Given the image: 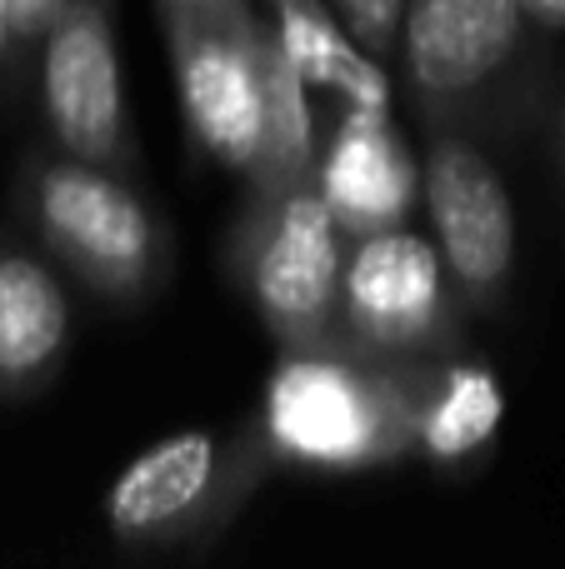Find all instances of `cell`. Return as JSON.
<instances>
[{"instance_id": "obj_1", "label": "cell", "mask_w": 565, "mask_h": 569, "mask_svg": "<svg viewBox=\"0 0 565 569\" xmlns=\"http://www.w3.org/2000/svg\"><path fill=\"white\" fill-rule=\"evenodd\" d=\"M176 70L190 130L226 166H256L270 156V70L246 6L226 20H176Z\"/></svg>"}, {"instance_id": "obj_2", "label": "cell", "mask_w": 565, "mask_h": 569, "mask_svg": "<svg viewBox=\"0 0 565 569\" xmlns=\"http://www.w3.org/2000/svg\"><path fill=\"white\" fill-rule=\"evenodd\" d=\"M46 116L80 156H106L120 136V60L110 30V0H70L46 36Z\"/></svg>"}, {"instance_id": "obj_3", "label": "cell", "mask_w": 565, "mask_h": 569, "mask_svg": "<svg viewBox=\"0 0 565 569\" xmlns=\"http://www.w3.org/2000/svg\"><path fill=\"white\" fill-rule=\"evenodd\" d=\"M526 30L521 0H410L400 20L406 76L426 96H466L516 60Z\"/></svg>"}, {"instance_id": "obj_4", "label": "cell", "mask_w": 565, "mask_h": 569, "mask_svg": "<svg viewBox=\"0 0 565 569\" xmlns=\"http://www.w3.org/2000/svg\"><path fill=\"white\" fill-rule=\"evenodd\" d=\"M270 435L306 465H360L376 455L386 415L370 385L326 360H290L270 380Z\"/></svg>"}, {"instance_id": "obj_5", "label": "cell", "mask_w": 565, "mask_h": 569, "mask_svg": "<svg viewBox=\"0 0 565 569\" xmlns=\"http://www.w3.org/2000/svg\"><path fill=\"white\" fill-rule=\"evenodd\" d=\"M426 196L456 276L466 284H490L506 276L516 250V220L496 170L466 146H440L426 170Z\"/></svg>"}, {"instance_id": "obj_6", "label": "cell", "mask_w": 565, "mask_h": 569, "mask_svg": "<svg viewBox=\"0 0 565 569\" xmlns=\"http://www.w3.org/2000/svg\"><path fill=\"white\" fill-rule=\"evenodd\" d=\"M410 196H416V166L390 136L386 110H350L320 180L330 216L356 230H386L410 210Z\"/></svg>"}, {"instance_id": "obj_7", "label": "cell", "mask_w": 565, "mask_h": 569, "mask_svg": "<svg viewBox=\"0 0 565 569\" xmlns=\"http://www.w3.org/2000/svg\"><path fill=\"white\" fill-rule=\"evenodd\" d=\"M346 300L350 315L370 335L410 340L436 320L440 300V260L410 230H380L356 250L346 266Z\"/></svg>"}, {"instance_id": "obj_8", "label": "cell", "mask_w": 565, "mask_h": 569, "mask_svg": "<svg viewBox=\"0 0 565 569\" xmlns=\"http://www.w3.org/2000/svg\"><path fill=\"white\" fill-rule=\"evenodd\" d=\"M336 216L320 196H296L280 210L266 250L256 266V290L270 320L280 325H310L326 315L330 290H336Z\"/></svg>"}, {"instance_id": "obj_9", "label": "cell", "mask_w": 565, "mask_h": 569, "mask_svg": "<svg viewBox=\"0 0 565 569\" xmlns=\"http://www.w3.org/2000/svg\"><path fill=\"white\" fill-rule=\"evenodd\" d=\"M40 210H46V226L96 266L136 270L150 250V226L140 206L90 170H56L40 190Z\"/></svg>"}, {"instance_id": "obj_10", "label": "cell", "mask_w": 565, "mask_h": 569, "mask_svg": "<svg viewBox=\"0 0 565 569\" xmlns=\"http://www.w3.org/2000/svg\"><path fill=\"white\" fill-rule=\"evenodd\" d=\"M276 40L306 86L336 90L350 110H390V80L320 0H276Z\"/></svg>"}, {"instance_id": "obj_11", "label": "cell", "mask_w": 565, "mask_h": 569, "mask_svg": "<svg viewBox=\"0 0 565 569\" xmlns=\"http://www.w3.org/2000/svg\"><path fill=\"white\" fill-rule=\"evenodd\" d=\"M210 475H216V445H210V435H176V440L146 450L110 485V520L126 535L180 520L210 490Z\"/></svg>"}, {"instance_id": "obj_12", "label": "cell", "mask_w": 565, "mask_h": 569, "mask_svg": "<svg viewBox=\"0 0 565 569\" xmlns=\"http://www.w3.org/2000/svg\"><path fill=\"white\" fill-rule=\"evenodd\" d=\"M66 340V295L26 256L0 260V380L36 375Z\"/></svg>"}, {"instance_id": "obj_13", "label": "cell", "mask_w": 565, "mask_h": 569, "mask_svg": "<svg viewBox=\"0 0 565 569\" xmlns=\"http://www.w3.org/2000/svg\"><path fill=\"white\" fill-rule=\"evenodd\" d=\"M500 425V390L486 370H460L450 375V390L426 415V450L436 460H460V455L480 450Z\"/></svg>"}, {"instance_id": "obj_14", "label": "cell", "mask_w": 565, "mask_h": 569, "mask_svg": "<svg viewBox=\"0 0 565 569\" xmlns=\"http://www.w3.org/2000/svg\"><path fill=\"white\" fill-rule=\"evenodd\" d=\"M340 16V26L360 40L366 50H386L400 36V20H406L410 0H330Z\"/></svg>"}, {"instance_id": "obj_15", "label": "cell", "mask_w": 565, "mask_h": 569, "mask_svg": "<svg viewBox=\"0 0 565 569\" xmlns=\"http://www.w3.org/2000/svg\"><path fill=\"white\" fill-rule=\"evenodd\" d=\"M70 0H10V26H16V40H36L50 36V26L60 20Z\"/></svg>"}, {"instance_id": "obj_16", "label": "cell", "mask_w": 565, "mask_h": 569, "mask_svg": "<svg viewBox=\"0 0 565 569\" xmlns=\"http://www.w3.org/2000/svg\"><path fill=\"white\" fill-rule=\"evenodd\" d=\"M160 6H166L170 26H176V20H226V16H236L246 0H160Z\"/></svg>"}, {"instance_id": "obj_17", "label": "cell", "mask_w": 565, "mask_h": 569, "mask_svg": "<svg viewBox=\"0 0 565 569\" xmlns=\"http://www.w3.org/2000/svg\"><path fill=\"white\" fill-rule=\"evenodd\" d=\"M531 10V20H546V26H565V0H521Z\"/></svg>"}, {"instance_id": "obj_18", "label": "cell", "mask_w": 565, "mask_h": 569, "mask_svg": "<svg viewBox=\"0 0 565 569\" xmlns=\"http://www.w3.org/2000/svg\"><path fill=\"white\" fill-rule=\"evenodd\" d=\"M10 36H16V26H10V0H0V56H6Z\"/></svg>"}]
</instances>
